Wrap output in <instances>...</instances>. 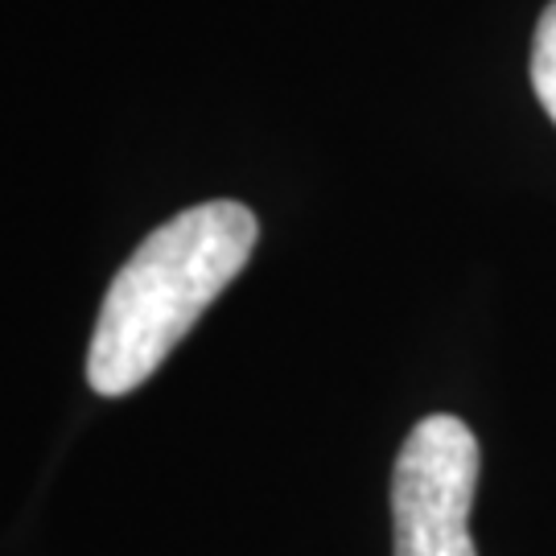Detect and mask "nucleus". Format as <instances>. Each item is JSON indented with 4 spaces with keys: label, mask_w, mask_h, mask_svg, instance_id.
<instances>
[{
    "label": "nucleus",
    "mask_w": 556,
    "mask_h": 556,
    "mask_svg": "<svg viewBox=\"0 0 556 556\" xmlns=\"http://www.w3.org/2000/svg\"><path fill=\"white\" fill-rule=\"evenodd\" d=\"M256 239V215L231 199L190 206L149 231L108 285L87 351V383L100 396L137 392L243 273Z\"/></svg>",
    "instance_id": "obj_1"
},
{
    "label": "nucleus",
    "mask_w": 556,
    "mask_h": 556,
    "mask_svg": "<svg viewBox=\"0 0 556 556\" xmlns=\"http://www.w3.org/2000/svg\"><path fill=\"white\" fill-rule=\"evenodd\" d=\"M478 462V438L462 417L433 413L413 425L392 475L396 556H478L470 540Z\"/></svg>",
    "instance_id": "obj_2"
},
{
    "label": "nucleus",
    "mask_w": 556,
    "mask_h": 556,
    "mask_svg": "<svg viewBox=\"0 0 556 556\" xmlns=\"http://www.w3.org/2000/svg\"><path fill=\"white\" fill-rule=\"evenodd\" d=\"M532 91L556 124V0L540 13L532 38Z\"/></svg>",
    "instance_id": "obj_3"
}]
</instances>
